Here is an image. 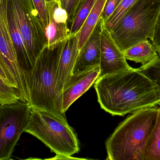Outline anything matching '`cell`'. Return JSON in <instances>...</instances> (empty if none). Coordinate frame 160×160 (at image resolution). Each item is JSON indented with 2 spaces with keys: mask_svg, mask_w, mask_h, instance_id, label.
Segmentation results:
<instances>
[{
  "mask_svg": "<svg viewBox=\"0 0 160 160\" xmlns=\"http://www.w3.org/2000/svg\"><path fill=\"white\" fill-rule=\"evenodd\" d=\"M94 88L102 109L112 116H124L160 103V87L138 69L98 78Z\"/></svg>",
  "mask_w": 160,
  "mask_h": 160,
  "instance_id": "1",
  "label": "cell"
},
{
  "mask_svg": "<svg viewBox=\"0 0 160 160\" xmlns=\"http://www.w3.org/2000/svg\"><path fill=\"white\" fill-rule=\"evenodd\" d=\"M65 40L44 48L27 77V85L28 104L32 109L46 111L67 120L56 90L58 63Z\"/></svg>",
  "mask_w": 160,
  "mask_h": 160,
  "instance_id": "2",
  "label": "cell"
},
{
  "mask_svg": "<svg viewBox=\"0 0 160 160\" xmlns=\"http://www.w3.org/2000/svg\"><path fill=\"white\" fill-rule=\"evenodd\" d=\"M158 110L157 106L144 109L132 113L122 122L106 141V159L142 160Z\"/></svg>",
  "mask_w": 160,
  "mask_h": 160,
  "instance_id": "3",
  "label": "cell"
},
{
  "mask_svg": "<svg viewBox=\"0 0 160 160\" xmlns=\"http://www.w3.org/2000/svg\"><path fill=\"white\" fill-rule=\"evenodd\" d=\"M160 13V0H137L110 31L123 52L132 46L152 40Z\"/></svg>",
  "mask_w": 160,
  "mask_h": 160,
  "instance_id": "4",
  "label": "cell"
},
{
  "mask_svg": "<svg viewBox=\"0 0 160 160\" xmlns=\"http://www.w3.org/2000/svg\"><path fill=\"white\" fill-rule=\"evenodd\" d=\"M24 132L40 140L56 155L72 156L79 151L78 140L67 120L49 112L32 109Z\"/></svg>",
  "mask_w": 160,
  "mask_h": 160,
  "instance_id": "5",
  "label": "cell"
},
{
  "mask_svg": "<svg viewBox=\"0 0 160 160\" xmlns=\"http://www.w3.org/2000/svg\"><path fill=\"white\" fill-rule=\"evenodd\" d=\"M29 104L18 100L0 104V160L11 159L15 146L31 118Z\"/></svg>",
  "mask_w": 160,
  "mask_h": 160,
  "instance_id": "6",
  "label": "cell"
},
{
  "mask_svg": "<svg viewBox=\"0 0 160 160\" xmlns=\"http://www.w3.org/2000/svg\"><path fill=\"white\" fill-rule=\"evenodd\" d=\"M14 13L28 52L36 60L48 44L45 29L33 4L24 0H11Z\"/></svg>",
  "mask_w": 160,
  "mask_h": 160,
  "instance_id": "7",
  "label": "cell"
},
{
  "mask_svg": "<svg viewBox=\"0 0 160 160\" xmlns=\"http://www.w3.org/2000/svg\"><path fill=\"white\" fill-rule=\"evenodd\" d=\"M7 4L8 0L0 3V53L17 84L19 100L28 103L29 95L26 79L19 65L9 30Z\"/></svg>",
  "mask_w": 160,
  "mask_h": 160,
  "instance_id": "8",
  "label": "cell"
},
{
  "mask_svg": "<svg viewBox=\"0 0 160 160\" xmlns=\"http://www.w3.org/2000/svg\"><path fill=\"white\" fill-rule=\"evenodd\" d=\"M131 68L127 62L123 51L113 38L110 31L103 25L101 34L98 78Z\"/></svg>",
  "mask_w": 160,
  "mask_h": 160,
  "instance_id": "9",
  "label": "cell"
},
{
  "mask_svg": "<svg viewBox=\"0 0 160 160\" xmlns=\"http://www.w3.org/2000/svg\"><path fill=\"white\" fill-rule=\"evenodd\" d=\"M103 25V20L101 17L91 34L80 50L72 74H79L99 67L101 34Z\"/></svg>",
  "mask_w": 160,
  "mask_h": 160,
  "instance_id": "10",
  "label": "cell"
},
{
  "mask_svg": "<svg viewBox=\"0 0 160 160\" xmlns=\"http://www.w3.org/2000/svg\"><path fill=\"white\" fill-rule=\"evenodd\" d=\"M99 67L79 74H72L66 82L62 95V107L65 113L84 94L98 78Z\"/></svg>",
  "mask_w": 160,
  "mask_h": 160,
  "instance_id": "11",
  "label": "cell"
},
{
  "mask_svg": "<svg viewBox=\"0 0 160 160\" xmlns=\"http://www.w3.org/2000/svg\"><path fill=\"white\" fill-rule=\"evenodd\" d=\"M79 32L76 34L69 36L66 39L58 63L56 90L58 102L62 110V95L64 85L72 75L73 68L79 52Z\"/></svg>",
  "mask_w": 160,
  "mask_h": 160,
  "instance_id": "12",
  "label": "cell"
},
{
  "mask_svg": "<svg viewBox=\"0 0 160 160\" xmlns=\"http://www.w3.org/2000/svg\"><path fill=\"white\" fill-rule=\"evenodd\" d=\"M48 24L45 29L48 45L65 40L69 36L68 16L59 0L47 3Z\"/></svg>",
  "mask_w": 160,
  "mask_h": 160,
  "instance_id": "13",
  "label": "cell"
},
{
  "mask_svg": "<svg viewBox=\"0 0 160 160\" xmlns=\"http://www.w3.org/2000/svg\"><path fill=\"white\" fill-rule=\"evenodd\" d=\"M8 18L11 38L16 49L20 67L23 72L27 83V78L35 65L20 31L11 0H8Z\"/></svg>",
  "mask_w": 160,
  "mask_h": 160,
  "instance_id": "14",
  "label": "cell"
},
{
  "mask_svg": "<svg viewBox=\"0 0 160 160\" xmlns=\"http://www.w3.org/2000/svg\"><path fill=\"white\" fill-rule=\"evenodd\" d=\"M123 52L127 60L142 65L151 62L158 56L156 48L148 39L132 46Z\"/></svg>",
  "mask_w": 160,
  "mask_h": 160,
  "instance_id": "15",
  "label": "cell"
},
{
  "mask_svg": "<svg viewBox=\"0 0 160 160\" xmlns=\"http://www.w3.org/2000/svg\"><path fill=\"white\" fill-rule=\"evenodd\" d=\"M106 0H96L79 32L78 49H81L101 17Z\"/></svg>",
  "mask_w": 160,
  "mask_h": 160,
  "instance_id": "16",
  "label": "cell"
},
{
  "mask_svg": "<svg viewBox=\"0 0 160 160\" xmlns=\"http://www.w3.org/2000/svg\"><path fill=\"white\" fill-rule=\"evenodd\" d=\"M142 160H160V107L156 124L146 144Z\"/></svg>",
  "mask_w": 160,
  "mask_h": 160,
  "instance_id": "17",
  "label": "cell"
},
{
  "mask_svg": "<svg viewBox=\"0 0 160 160\" xmlns=\"http://www.w3.org/2000/svg\"><path fill=\"white\" fill-rule=\"evenodd\" d=\"M96 0H84L80 5L71 24L69 36L78 33L82 27Z\"/></svg>",
  "mask_w": 160,
  "mask_h": 160,
  "instance_id": "18",
  "label": "cell"
},
{
  "mask_svg": "<svg viewBox=\"0 0 160 160\" xmlns=\"http://www.w3.org/2000/svg\"><path fill=\"white\" fill-rule=\"evenodd\" d=\"M137 0H121L116 9L110 18L103 23V26L109 31H111L123 18L130 8Z\"/></svg>",
  "mask_w": 160,
  "mask_h": 160,
  "instance_id": "19",
  "label": "cell"
},
{
  "mask_svg": "<svg viewBox=\"0 0 160 160\" xmlns=\"http://www.w3.org/2000/svg\"><path fill=\"white\" fill-rule=\"evenodd\" d=\"M138 69L155 82L160 88V58L159 55L151 62L142 65Z\"/></svg>",
  "mask_w": 160,
  "mask_h": 160,
  "instance_id": "20",
  "label": "cell"
},
{
  "mask_svg": "<svg viewBox=\"0 0 160 160\" xmlns=\"http://www.w3.org/2000/svg\"><path fill=\"white\" fill-rule=\"evenodd\" d=\"M19 100L16 90L0 77V104L13 103Z\"/></svg>",
  "mask_w": 160,
  "mask_h": 160,
  "instance_id": "21",
  "label": "cell"
},
{
  "mask_svg": "<svg viewBox=\"0 0 160 160\" xmlns=\"http://www.w3.org/2000/svg\"><path fill=\"white\" fill-rule=\"evenodd\" d=\"M45 29L48 24V16L45 0H32Z\"/></svg>",
  "mask_w": 160,
  "mask_h": 160,
  "instance_id": "22",
  "label": "cell"
},
{
  "mask_svg": "<svg viewBox=\"0 0 160 160\" xmlns=\"http://www.w3.org/2000/svg\"><path fill=\"white\" fill-rule=\"evenodd\" d=\"M0 77L2 79H3L10 86L14 88L17 91L18 95L17 84H16V81L13 78V76L9 71V70L6 65L1 53H0Z\"/></svg>",
  "mask_w": 160,
  "mask_h": 160,
  "instance_id": "23",
  "label": "cell"
},
{
  "mask_svg": "<svg viewBox=\"0 0 160 160\" xmlns=\"http://www.w3.org/2000/svg\"><path fill=\"white\" fill-rule=\"evenodd\" d=\"M84 0H67L66 10L68 16V24H71L75 18L77 10Z\"/></svg>",
  "mask_w": 160,
  "mask_h": 160,
  "instance_id": "24",
  "label": "cell"
},
{
  "mask_svg": "<svg viewBox=\"0 0 160 160\" xmlns=\"http://www.w3.org/2000/svg\"><path fill=\"white\" fill-rule=\"evenodd\" d=\"M121 1V0H106L101 16L103 23L106 22L113 13Z\"/></svg>",
  "mask_w": 160,
  "mask_h": 160,
  "instance_id": "25",
  "label": "cell"
},
{
  "mask_svg": "<svg viewBox=\"0 0 160 160\" xmlns=\"http://www.w3.org/2000/svg\"><path fill=\"white\" fill-rule=\"evenodd\" d=\"M152 44L156 48L157 52L159 56H160V15L158 17L154 37L151 40Z\"/></svg>",
  "mask_w": 160,
  "mask_h": 160,
  "instance_id": "26",
  "label": "cell"
},
{
  "mask_svg": "<svg viewBox=\"0 0 160 160\" xmlns=\"http://www.w3.org/2000/svg\"><path fill=\"white\" fill-rule=\"evenodd\" d=\"M51 159H60V160H66V159H80V158H77L73 157L72 156H65V155H56V157L53 158Z\"/></svg>",
  "mask_w": 160,
  "mask_h": 160,
  "instance_id": "27",
  "label": "cell"
},
{
  "mask_svg": "<svg viewBox=\"0 0 160 160\" xmlns=\"http://www.w3.org/2000/svg\"><path fill=\"white\" fill-rule=\"evenodd\" d=\"M59 1H60V3H61L62 8H63L64 9H65L67 3V0H59Z\"/></svg>",
  "mask_w": 160,
  "mask_h": 160,
  "instance_id": "28",
  "label": "cell"
},
{
  "mask_svg": "<svg viewBox=\"0 0 160 160\" xmlns=\"http://www.w3.org/2000/svg\"><path fill=\"white\" fill-rule=\"evenodd\" d=\"M24 1H25L27 3L29 4H33L32 0H24Z\"/></svg>",
  "mask_w": 160,
  "mask_h": 160,
  "instance_id": "29",
  "label": "cell"
},
{
  "mask_svg": "<svg viewBox=\"0 0 160 160\" xmlns=\"http://www.w3.org/2000/svg\"><path fill=\"white\" fill-rule=\"evenodd\" d=\"M56 1V0H45L46 1V3H51V2H53V1Z\"/></svg>",
  "mask_w": 160,
  "mask_h": 160,
  "instance_id": "30",
  "label": "cell"
},
{
  "mask_svg": "<svg viewBox=\"0 0 160 160\" xmlns=\"http://www.w3.org/2000/svg\"><path fill=\"white\" fill-rule=\"evenodd\" d=\"M5 0H0V3H3Z\"/></svg>",
  "mask_w": 160,
  "mask_h": 160,
  "instance_id": "31",
  "label": "cell"
},
{
  "mask_svg": "<svg viewBox=\"0 0 160 160\" xmlns=\"http://www.w3.org/2000/svg\"><path fill=\"white\" fill-rule=\"evenodd\" d=\"M159 105L160 106V103H159Z\"/></svg>",
  "mask_w": 160,
  "mask_h": 160,
  "instance_id": "32",
  "label": "cell"
},
{
  "mask_svg": "<svg viewBox=\"0 0 160 160\" xmlns=\"http://www.w3.org/2000/svg\"><path fill=\"white\" fill-rule=\"evenodd\" d=\"M159 57H160V56H159Z\"/></svg>",
  "mask_w": 160,
  "mask_h": 160,
  "instance_id": "33",
  "label": "cell"
},
{
  "mask_svg": "<svg viewBox=\"0 0 160 160\" xmlns=\"http://www.w3.org/2000/svg\"></svg>",
  "mask_w": 160,
  "mask_h": 160,
  "instance_id": "34",
  "label": "cell"
}]
</instances>
